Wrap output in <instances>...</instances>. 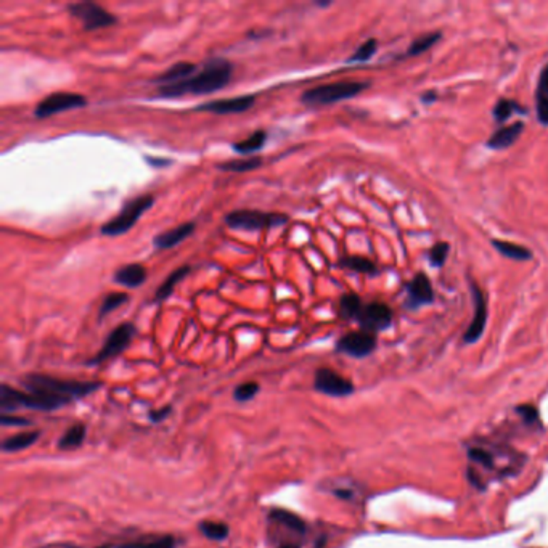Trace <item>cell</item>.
Listing matches in <instances>:
<instances>
[{
	"label": "cell",
	"instance_id": "60d3db41",
	"mask_svg": "<svg viewBox=\"0 0 548 548\" xmlns=\"http://www.w3.org/2000/svg\"><path fill=\"white\" fill-rule=\"evenodd\" d=\"M539 93H542V95L548 98V65L542 69L540 73V79H539V89H537Z\"/></svg>",
	"mask_w": 548,
	"mask_h": 548
},
{
	"label": "cell",
	"instance_id": "ba28073f",
	"mask_svg": "<svg viewBox=\"0 0 548 548\" xmlns=\"http://www.w3.org/2000/svg\"><path fill=\"white\" fill-rule=\"evenodd\" d=\"M87 105V98L76 92H55L36 105L34 116L37 119L50 118L63 111L83 108Z\"/></svg>",
	"mask_w": 548,
	"mask_h": 548
},
{
	"label": "cell",
	"instance_id": "5bb4252c",
	"mask_svg": "<svg viewBox=\"0 0 548 548\" xmlns=\"http://www.w3.org/2000/svg\"><path fill=\"white\" fill-rule=\"evenodd\" d=\"M269 524H272L275 529H285L286 532H289L294 537L302 539L307 532V524L306 521L301 518L293 512H288L285 508H272L267 515Z\"/></svg>",
	"mask_w": 548,
	"mask_h": 548
},
{
	"label": "cell",
	"instance_id": "6da1fadb",
	"mask_svg": "<svg viewBox=\"0 0 548 548\" xmlns=\"http://www.w3.org/2000/svg\"><path fill=\"white\" fill-rule=\"evenodd\" d=\"M21 386L26 391L14 389L9 384L0 386V408L2 413L14 412L16 408L52 412L66 407L83 398H87L102 386L98 381H73L60 378L29 373L21 378Z\"/></svg>",
	"mask_w": 548,
	"mask_h": 548
},
{
	"label": "cell",
	"instance_id": "7402d4cb",
	"mask_svg": "<svg viewBox=\"0 0 548 548\" xmlns=\"http://www.w3.org/2000/svg\"><path fill=\"white\" fill-rule=\"evenodd\" d=\"M41 436V431H23L15 436H10L2 440L4 452H20L33 445Z\"/></svg>",
	"mask_w": 548,
	"mask_h": 548
},
{
	"label": "cell",
	"instance_id": "52a82bcc",
	"mask_svg": "<svg viewBox=\"0 0 548 548\" xmlns=\"http://www.w3.org/2000/svg\"><path fill=\"white\" fill-rule=\"evenodd\" d=\"M68 10L74 18H78V20L83 21L86 31L108 28L118 21V18L115 15H111L108 10L100 7V5L95 2H89V0L68 5Z\"/></svg>",
	"mask_w": 548,
	"mask_h": 548
},
{
	"label": "cell",
	"instance_id": "ac0fdd59",
	"mask_svg": "<svg viewBox=\"0 0 548 548\" xmlns=\"http://www.w3.org/2000/svg\"><path fill=\"white\" fill-rule=\"evenodd\" d=\"M198 71V66L195 63L190 61H179L172 65L171 68L160 74L158 78L153 79V83L160 84V86H171V84H177L180 81H185Z\"/></svg>",
	"mask_w": 548,
	"mask_h": 548
},
{
	"label": "cell",
	"instance_id": "9a60e30c",
	"mask_svg": "<svg viewBox=\"0 0 548 548\" xmlns=\"http://www.w3.org/2000/svg\"><path fill=\"white\" fill-rule=\"evenodd\" d=\"M407 289V302L408 309H418L421 306L431 304L434 301V289L431 281L428 280L425 274H418L412 281H408Z\"/></svg>",
	"mask_w": 548,
	"mask_h": 548
},
{
	"label": "cell",
	"instance_id": "4dcf8cb0",
	"mask_svg": "<svg viewBox=\"0 0 548 548\" xmlns=\"http://www.w3.org/2000/svg\"><path fill=\"white\" fill-rule=\"evenodd\" d=\"M128 301H129V296L125 294V293H110L103 299L102 306H100L98 319L102 320L103 317L108 316V314H111L113 311H116L118 307H121L123 304H125V302H128Z\"/></svg>",
	"mask_w": 548,
	"mask_h": 548
},
{
	"label": "cell",
	"instance_id": "ee69618b",
	"mask_svg": "<svg viewBox=\"0 0 548 548\" xmlns=\"http://www.w3.org/2000/svg\"><path fill=\"white\" fill-rule=\"evenodd\" d=\"M333 492H335V495L339 497V499H351L352 497V492L349 489H336L333 490Z\"/></svg>",
	"mask_w": 548,
	"mask_h": 548
},
{
	"label": "cell",
	"instance_id": "603a6c76",
	"mask_svg": "<svg viewBox=\"0 0 548 548\" xmlns=\"http://www.w3.org/2000/svg\"><path fill=\"white\" fill-rule=\"evenodd\" d=\"M87 436V428L84 423H76L58 439V449L61 450H73L83 445Z\"/></svg>",
	"mask_w": 548,
	"mask_h": 548
},
{
	"label": "cell",
	"instance_id": "8d00e7d4",
	"mask_svg": "<svg viewBox=\"0 0 548 548\" xmlns=\"http://www.w3.org/2000/svg\"><path fill=\"white\" fill-rule=\"evenodd\" d=\"M516 412L521 415V418L529 425H534L539 421V410L534 405H521L516 408Z\"/></svg>",
	"mask_w": 548,
	"mask_h": 548
},
{
	"label": "cell",
	"instance_id": "7c38bea8",
	"mask_svg": "<svg viewBox=\"0 0 548 548\" xmlns=\"http://www.w3.org/2000/svg\"><path fill=\"white\" fill-rule=\"evenodd\" d=\"M471 294H473V301H475V317L473 322L470 324L468 329H466L465 335H463V341L466 344H473L477 339L482 336L484 330H486V324H487V301H486V294H484L482 289L476 285V283H471Z\"/></svg>",
	"mask_w": 548,
	"mask_h": 548
},
{
	"label": "cell",
	"instance_id": "e0dca14e",
	"mask_svg": "<svg viewBox=\"0 0 548 548\" xmlns=\"http://www.w3.org/2000/svg\"><path fill=\"white\" fill-rule=\"evenodd\" d=\"M147 276V269L142 264H128V266H123L116 270L115 275H113V280L121 286L138 288L143 285Z\"/></svg>",
	"mask_w": 548,
	"mask_h": 548
},
{
	"label": "cell",
	"instance_id": "2e32d148",
	"mask_svg": "<svg viewBox=\"0 0 548 548\" xmlns=\"http://www.w3.org/2000/svg\"><path fill=\"white\" fill-rule=\"evenodd\" d=\"M195 229H197V224L185 222V224H180L177 227H174V229H171V230L161 232L153 238L155 248L171 249L174 247H177V244H180L182 242H185L188 237L193 235Z\"/></svg>",
	"mask_w": 548,
	"mask_h": 548
},
{
	"label": "cell",
	"instance_id": "8fae6325",
	"mask_svg": "<svg viewBox=\"0 0 548 548\" xmlns=\"http://www.w3.org/2000/svg\"><path fill=\"white\" fill-rule=\"evenodd\" d=\"M376 348V336L368 331H352L339 338L336 343V351L343 352L346 356L362 358L370 356Z\"/></svg>",
	"mask_w": 548,
	"mask_h": 548
},
{
	"label": "cell",
	"instance_id": "cb8c5ba5",
	"mask_svg": "<svg viewBox=\"0 0 548 548\" xmlns=\"http://www.w3.org/2000/svg\"><path fill=\"white\" fill-rule=\"evenodd\" d=\"M266 142H267V132L256 130L248 138H244V140L233 143L232 148L235 150L238 155H251L262 150Z\"/></svg>",
	"mask_w": 548,
	"mask_h": 548
},
{
	"label": "cell",
	"instance_id": "5b68a950",
	"mask_svg": "<svg viewBox=\"0 0 548 548\" xmlns=\"http://www.w3.org/2000/svg\"><path fill=\"white\" fill-rule=\"evenodd\" d=\"M155 203V197L153 195H142V197H137L129 203H125L121 212L118 216L113 217L108 222L102 225V235L106 237H118L123 235V233L129 232L132 227L137 224V220L142 217V214L147 212L151 206Z\"/></svg>",
	"mask_w": 548,
	"mask_h": 548
},
{
	"label": "cell",
	"instance_id": "4316f807",
	"mask_svg": "<svg viewBox=\"0 0 548 548\" xmlns=\"http://www.w3.org/2000/svg\"><path fill=\"white\" fill-rule=\"evenodd\" d=\"M363 307L362 299L357 294L349 293L339 299V316L344 320H357Z\"/></svg>",
	"mask_w": 548,
	"mask_h": 548
},
{
	"label": "cell",
	"instance_id": "30bf717a",
	"mask_svg": "<svg viewBox=\"0 0 548 548\" xmlns=\"http://www.w3.org/2000/svg\"><path fill=\"white\" fill-rule=\"evenodd\" d=\"M356 322L362 326L363 331H383L393 324V311L384 302H368L363 304Z\"/></svg>",
	"mask_w": 548,
	"mask_h": 548
},
{
	"label": "cell",
	"instance_id": "ffe728a7",
	"mask_svg": "<svg viewBox=\"0 0 548 548\" xmlns=\"http://www.w3.org/2000/svg\"><path fill=\"white\" fill-rule=\"evenodd\" d=\"M179 540L171 534L166 535H145L137 540L125 542L115 548H177Z\"/></svg>",
	"mask_w": 548,
	"mask_h": 548
},
{
	"label": "cell",
	"instance_id": "1f68e13d",
	"mask_svg": "<svg viewBox=\"0 0 548 548\" xmlns=\"http://www.w3.org/2000/svg\"><path fill=\"white\" fill-rule=\"evenodd\" d=\"M439 39H440V33H431V34L418 37V39L413 41L410 48H408L407 56H415L426 52V50L431 48Z\"/></svg>",
	"mask_w": 548,
	"mask_h": 548
},
{
	"label": "cell",
	"instance_id": "7a4b0ae2",
	"mask_svg": "<svg viewBox=\"0 0 548 548\" xmlns=\"http://www.w3.org/2000/svg\"><path fill=\"white\" fill-rule=\"evenodd\" d=\"M233 65L225 58L207 60L203 68L185 81L177 84L160 86L158 95L162 98H175L184 95H206L217 92L230 83Z\"/></svg>",
	"mask_w": 548,
	"mask_h": 548
},
{
	"label": "cell",
	"instance_id": "9c48e42d",
	"mask_svg": "<svg viewBox=\"0 0 548 548\" xmlns=\"http://www.w3.org/2000/svg\"><path fill=\"white\" fill-rule=\"evenodd\" d=\"M314 388L331 398H346L354 393V384L331 368H319L314 376Z\"/></svg>",
	"mask_w": 548,
	"mask_h": 548
},
{
	"label": "cell",
	"instance_id": "f6af8a7d",
	"mask_svg": "<svg viewBox=\"0 0 548 548\" xmlns=\"http://www.w3.org/2000/svg\"><path fill=\"white\" fill-rule=\"evenodd\" d=\"M42 548H79V547L68 545V544H60V545H47V547H42Z\"/></svg>",
	"mask_w": 548,
	"mask_h": 548
},
{
	"label": "cell",
	"instance_id": "d4e9b609",
	"mask_svg": "<svg viewBox=\"0 0 548 548\" xmlns=\"http://www.w3.org/2000/svg\"><path fill=\"white\" fill-rule=\"evenodd\" d=\"M262 166V158L259 156H249V158H240V160H229L217 165L220 171L225 172H249L254 169Z\"/></svg>",
	"mask_w": 548,
	"mask_h": 548
},
{
	"label": "cell",
	"instance_id": "83f0119b",
	"mask_svg": "<svg viewBox=\"0 0 548 548\" xmlns=\"http://www.w3.org/2000/svg\"><path fill=\"white\" fill-rule=\"evenodd\" d=\"M200 532L205 535L206 539L214 540V542H222L230 534V527L229 524L220 521H201L198 524Z\"/></svg>",
	"mask_w": 548,
	"mask_h": 548
},
{
	"label": "cell",
	"instance_id": "836d02e7",
	"mask_svg": "<svg viewBox=\"0 0 548 548\" xmlns=\"http://www.w3.org/2000/svg\"><path fill=\"white\" fill-rule=\"evenodd\" d=\"M376 48H378V42L375 39H368L367 42H363L362 46L356 50V53L349 58V63L368 61L371 56L375 55Z\"/></svg>",
	"mask_w": 548,
	"mask_h": 548
},
{
	"label": "cell",
	"instance_id": "4fadbf2b",
	"mask_svg": "<svg viewBox=\"0 0 548 548\" xmlns=\"http://www.w3.org/2000/svg\"><path fill=\"white\" fill-rule=\"evenodd\" d=\"M256 103L254 95H240V97H232V98H220L212 100L197 106V111H206L214 113V115H238V113H244L249 108H253Z\"/></svg>",
	"mask_w": 548,
	"mask_h": 548
},
{
	"label": "cell",
	"instance_id": "7bdbcfd3",
	"mask_svg": "<svg viewBox=\"0 0 548 548\" xmlns=\"http://www.w3.org/2000/svg\"><path fill=\"white\" fill-rule=\"evenodd\" d=\"M276 548H302V542H299V540L281 542V544L276 545Z\"/></svg>",
	"mask_w": 548,
	"mask_h": 548
},
{
	"label": "cell",
	"instance_id": "484cf974",
	"mask_svg": "<svg viewBox=\"0 0 548 548\" xmlns=\"http://www.w3.org/2000/svg\"><path fill=\"white\" fill-rule=\"evenodd\" d=\"M492 244L500 254L508 257V259H515V261L532 259L531 251L524 247H519V244H515V243H510V242H502V240H494Z\"/></svg>",
	"mask_w": 548,
	"mask_h": 548
},
{
	"label": "cell",
	"instance_id": "d6986e66",
	"mask_svg": "<svg viewBox=\"0 0 548 548\" xmlns=\"http://www.w3.org/2000/svg\"><path fill=\"white\" fill-rule=\"evenodd\" d=\"M522 129H524V124L522 123H515L512 125H507V128H502L490 135L486 145L492 150H505L518 140Z\"/></svg>",
	"mask_w": 548,
	"mask_h": 548
},
{
	"label": "cell",
	"instance_id": "44dd1931",
	"mask_svg": "<svg viewBox=\"0 0 548 548\" xmlns=\"http://www.w3.org/2000/svg\"><path fill=\"white\" fill-rule=\"evenodd\" d=\"M192 267L190 266H182L179 269H175L174 272L167 276V279L161 283V286L156 289L155 293V301H165L167 299L169 296H171L174 293L175 286H177V283H180L182 280L185 279V276L190 274Z\"/></svg>",
	"mask_w": 548,
	"mask_h": 548
},
{
	"label": "cell",
	"instance_id": "7dc6e473",
	"mask_svg": "<svg viewBox=\"0 0 548 548\" xmlns=\"http://www.w3.org/2000/svg\"><path fill=\"white\" fill-rule=\"evenodd\" d=\"M97 548H115V547H111V545H100Z\"/></svg>",
	"mask_w": 548,
	"mask_h": 548
},
{
	"label": "cell",
	"instance_id": "74e56055",
	"mask_svg": "<svg viewBox=\"0 0 548 548\" xmlns=\"http://www.w3.org/2000/svg\"><path fill=\"white\" fill-rule=\"evenodd\" d=\"M535 102H537V118L542 124L548 125V98L537 92L535 95Z\"/></svg>",
	"mask_w": 548,
	"mask_h": 548
},
{
	"label": "cell",
	"instance_id": "d6a6232c",
	"mask_svg": "<svg viewBox=\"0 0 548 548\" xmlns=\"http://www.w3.org/2000/svg\"><path fill=\"white\" fill-rule=\"evenodd\" d=\"M261 386L254 381H247L238 384V386L233 389V399L237 402H248L251 399H254L257 393H259Z\"/></svg>",
	"mask_w": 548,
	"mask_h": 548
},
{
	"label": "cell",
	"instance_id": "e575fe53",
	"mask_svg": "<svg viewBox=\"0 0 548 548\" xmlns=\"http://www.w3.org/2000/svg\"><path fill=\"white\" fill-rule=\"evenodd\" d=\"M449 249H450L449 243H445V242H440L438 244H434L430 251L431 266L433 267H443L447 261V256H449Z\"/></svg>",
	"mask_w": 548,
	"mask_h": 548
},
{
	"label": "cell",
	"instance_id": "f546056e",
	"mask_svg": "<svg viewBox=\"0 0 548 548\" xmlns=\"http://www.w3.org/2000/svg\"><path fill=\"white\" fill-rule=\"evenodd\" d=\"M513 113H526V110L522 108L521 105H518L515 100H507L503 98L499 103L495 105L494 108V119L497 123H503L507 121L508 118L513 116Z\"/></svg>",
	"mask_w": 548,
	"mask_h": 548
},
{
	"label": "cell",
	"instance_id": "277c9868",
	"mask_svg": "<svg viewBox=\"0 0 548 548\" xmlns=\"http://www.w3.org/2000/svg\"><path fill=\"white\" fill-rule=\"evenodd\" d=\"M225 224L233 230H264L288 224L289 217L281 212H264L257 210H237L225 214Z\"/></svg>",
	"mask_w": 548,
	"mask_h": 548
},
{
	"label": "cell",
	"instance_id": "3957f363",
	"mask_svg": "<svg viewBox=\"0 0 548 548\" xmlns=\"http://www.w3.org/2000/svg\"><path fill=\"white\" fill-rule=\"evenodd\" d=\"M370 84L362 81H341V83L324 84L307 89L301 95V102L309 106H322L333 105L343 100H348L362 93Z\"/></svg>",
	"mask_w": 548,
	"mask_h": 548
},
{
	"label": "cell",
	"instance_id": "d590c367",
	"mask_svg": "<svg viewBox=\"0 0 548 548\" xmlns=\"http://www.w3.org/2000/svg\"><path fill=\"white\" fill-rule=\"evenodd\" d=\"M468 457L473 460V462L486 466V468H492V465H494V460H492V457H490V453H487L486 450H482V449H477V447H475V449H470Z\"/></svg>",
	"mask_w": 548,
	"mask_h": 548
},
{
	"label": "cell",
	"instance_id": "b9f144b4",
	"mask_svg": "<svg viewBox=\"0 0 548 548\" xmlns=\"http://www.w3.org/2000/svg\"><path fill=\"white\" fill-rule=\"evenodd\" d=\"M145 161H147L148 165L153 166V167H167L172 162L171 160H167V158H153V156H145Z\"/></svg>",
	"mask_w": 548,
	"mask_h": 548
},
{
	"label": "cell",
	"instance_id": "8992f818",
	"mask_svg": "<svg viewBox=\"0 0 548 548\" xmlns=\"http://www.w3.org/2000/svg\"><path fill=\"white\" fill-rule=\"evenodd\" d=\"M135 335H137V329L134 324L124 322L121 325H118L116 329L110 333L108 338L105 339L102 349H100L95 354V357H92L87 363L100 365L106 361H110L113 357H118L121 352H124L129 348V344L132 343V339H134Z\"/></svg>",
	"mask_w": 548,
	"mask_h": 548
},
{
	"label": "cell",
	"instance_id": "ab89813d",
	"mask_svg": "<svg viewBox=\"0 0 548 548\" xmlns=\"http://www.w3.org/2000/svg\"><path fill=\"white\" fill-rule=\"evenodd\" d=\"M0 421H2L4 426H29L31 425V420H26L23 417H14V415H9V413L0 415Z\"/></svg>",
	"mask_w": 548,
	"mask_h": 548
},
{
	"label": "cell",
	"instance_id": "bcb514c9",
	"mask_svg": "<svg viewBox=\"0 0 548 548\" xmlns=\"http://www.w3.org/2000/svg\"><path fill=\"white\" fill-rule=\"evenodd\" d=\"M317 7H330L331 2H316Z\"/></svg>",
	"mask_w": 548,
	"mask_h": 548
},
{
	"label": "cell",
	"instance_id": "f35d334b",
	"mask_svg": "<svg viewBox=\"0 0 548 548\" xmlns=\"http://www.w3.org/2000/svg\"><path fill=\"white\" fill-rule=\"evenodd\" d=\"M171 413H172V407L171 405H165V407L153 408V410H150L148 412V418L151 421H155V423H160V421L166 420Z\"/></svg>",
	"mask_w": 548,
	"mask_h": 548
},
{
	"label": "cell",
	"instance_id": "f1b7e54d",
	"mask_svg": "<svg viewBox=\"0 0 548 548\" xmlns=\"http://www.w3.org/2000/svg\"><path fill=\"white\" fill-rule=\"evenodd\" d=\"M339 266L349 270H354V272L358 274H367V275H376L378 269L373 262L367 257H361V256H346L339 261Z\"/></svg>",
	"mask_w": 548,
	"mask_h": 548
}]
</instances>
